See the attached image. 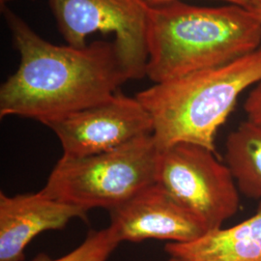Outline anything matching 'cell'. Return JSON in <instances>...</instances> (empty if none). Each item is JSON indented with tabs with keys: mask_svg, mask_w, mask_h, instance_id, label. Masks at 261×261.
<instances>
[{
	"mask_svg": "<svg viewBox=\"0 0 261 261\" xmlns=\"http://www.w3.org/2000/svg\"><path fill=\"white\" fill-rule=\"evenodd\" d=\"M15 47L18 70L0 87V116L45 124L110 99L129 81L113 42L85 47L47 42L19 15L1 8Z\"/></svg>",
	"mask_w": 261,
	"mask_h": 261,
	"instance_id": "cell-1",
	"label": "cell"
},
{
	"mask_svg": "<svg viewBox=\"0 0 261 261\" xmlns=\"http://www.w3.org/2000/svg\"><path fill=\"white\" fill-rule=\"evenodd\" d=\"M261 22L245 7L173 1L150 6L146 76L153 83L225 65L259 48Z\"/></svg>",
	"mask_w": 261,
	"mask_h": 261,
	"instance_id": "cell-2",
	"label": "cell"
},
{
	"mask_svg": "<svg viewBox=\"0 0 261 261\" xmlns=\"http://www.w3.org/2000/svg\"><path fill=\"white\" fill-rule=\"evenodd\" d=\"M261 82V47L225 65L155 84L136 95L159 151L186 142L216 152V135L245 89Z\"/></svg>",
	"mask_w": 261,
	"mask_h": 261,
	"instance_id": "cell-3",
	"label": "cell"
},
{
	"mask_svg": "<svg viewBox=\"0 0 261 261\" xmlns=\"http://www.w3.org/2000/svg\"><path fill=\"white\" fill-rule=\"evenodd\" d=\"M158 154L149 135L101 154L62 156L42 192L86 212L97 207L111 211L155 183Z\"/></svg>",
	"mask_w": 261,
	"mask_h": 261,
	"instance_id": "cell-4",
	"label": "cell"
},
{
	"mask_svg": "<svg viewBox=\"0 0 261 261\" xmlns=\"http://www.w3.org/2000/svg\"><path fill=\"white\" fill-rule=\"evenodd\" d=\"M155 183L208 230L222 227L239 209V190L216 152L203 146L181 142L159 151Z\"/></svg>",
	"mask_w": 261,
	"mask_h": 261,
	"instance_id": "cell-5",
	"label": "cell"
},
{
	"mask_svg": "<svg viewBox=\"0 0 261 261\" xmlns=\"http://www.w3.org/2000/svg\"><path fill=\"white\" fill-rule=\"evenodd\" d=\"M48 4L67 45L85 47L88 35L113 32L129 80L146 76L150 11L146 0H48Z\"/></svg>",
	"mask_w": 261,
	"mask_h": 261,
	"instance_id": "cell-6",
	"label": "cell"
},
{
	"mask_svg": "<svg viewBox=\"0 0 261 261\" xmlns=\"http://www.w3.org/2000/svg\"><path fill=\"white\" fill-rule=\"evenodd\" d=\"M44 125L56 134L67 158L109 152L153 135V122L145 108L137 97L118 91L102 103Z\"/></svg>",
	"mask_w": 261,
	"mask_h": 261,
	"instance_id": "cell-7",
	"label": "cell"
},
{
	"mask_svg": "<svg viewBox=\"0 0 261 261\" xmlns=\"http://www.w3.org/2000/svg\"><path fill=\"white\" fill-rule=\"evenodd\" d=\"M110 212L111 226L121 242L160 239L189 243L209 231L198 218L156 183Z\"/></svg>",
	"mask_w": 261,
	"mask_h": 261,
	"instance_id": "cell-8",
	"label": "cell"
},
{
	"mask_svg": "<svg viewBox=\"0 0 261 261\" xmlns=\"http://www.w3.org/2000/svg\"><path fill=\"white\" fill-rule=\"evenodd\" d=\"M80 207L54 199L42 191L9 196L0 194V261H23L24 250L37 235L86 219Z\"/></svg>",
	"mask_w": 261,
	"mask_h": 261,
	"instance_id": "cell-9",
	"label": "cell"
},
{
	"mask_svg": "<svg viewBox=\"0 0 261 261\" xmlns=\"http://www.w3.org/2000/svg\"><path fill=\"white\" fill-rule=\"evenodd\" d=\"M165 250L179 261H261V201L242 223L210 230L192 242L167 243Z\"/></svg>",
	"mask_w": 261,
	"mask_h": 261,
	"instance_id": "cell-10",
	"label": "cell"
},
{
	"mask_svg": "<svg viewBox=\"0 0 261 261\" xmlns=\"http://www.w3.org/2000/svg\"><path fill=\"white\" fill-rule=\"evenodd\" d=\"M225 162L238 190L261 199V126L243 122L231 132L225 143Z\"/></svg>",
	"mask_w": 261,
	"mask_h": 261,
	"instance_id": "cell-11",
	"label": "cell"
},
{
	"mask_svg": "<svg viewBox=\"0 0 261 261\" xmlns=\"http://www.w3.org/2000/svg\"><path fill=\"white\" fill-rule=\"evenodd\" d=\"M120 243L116 231L110 225L99 231H90L82 245L66 255L51 259L41 254L32 261H107Z\"/></svg>",
	"mask_w": 261,
	"mask_h": 261,
	"instance_id": "cell-12",
	"label": "cell"
},
{
	"mask_svg": "<svg viewBox=\"0 0 261 261\" xmlns=\"http://www.w3.org/2000/svg\"><path fill=\"white\" fill-rule=\"evenodd\" d=\"M244 110L248 115V121L261 126V82L248 96Z\"/></svg>",
	"mask_w": 261,
	"mask_h": 261,
	"instance_id": "cell-13",
	"label": "cell"
},
{
	"mask_svg": "<svg viewBox=\"0 0 261 261\" xmlns=\"http://www.w3.org/2000/svg\"><path fill=\"white\" fill-rule=\"evenodd\" d=\"M147 3L149 4L150 6H159V5H164L167 3H170L173 1H181V0H146ZM223 1H226L229 2L234 5H239L245 7L247 9H249L252 4L255 2V0H223Z\"/></svg>",
	"mask_w": 261,
	"mask_h": 261,
	"instance_id": "cell-14",
	"label": "cell"
},
{
	"mask_svg": "<svg viewBox=\"0 0 261 261\" xmlns=\"http://www.w3.org/2000/svg\"><path fill=\"white\" fill-rule=\"evenodd\" d=\"M249 10L253 14V16L261 22V0H255Z\"/></svg>",
	"mask_w": 261,
	"mask_h": 261,
	"instance_id": "cell-15",
	"label": "cell"
},
{
	"mask_svg": "<svg viewBox=\"0 0 261 261\" xmlns=\"http://www.w3.org/2000/svg\"><path fill=\"white\" fill-rule=\"evenodd\" d=\"M12 1H14V0H0V6H1V8L7 6V3L12 2Z\"/></svg>",
	"mask_w": 261,
	"mask_h": 261,
	"instance_id": "cell-16",
	"label": "cell"
},
{
	"mask_svg": "<svg viewBox=\"0 0 261 261\" xmlns=\"http://www.w3.org/2000/svg\"><path fill=\"white\" fill-rule=\"evenodd\" d=\"M168 261H179V260H177V259H175V258H172V257H170V258H169V259H168Z\"/></svg>",
	"mask_w": 261,
	"mask_h": 261,
	"instance_id": "cell-17",
	"label": "cell"
}]
</instances>
